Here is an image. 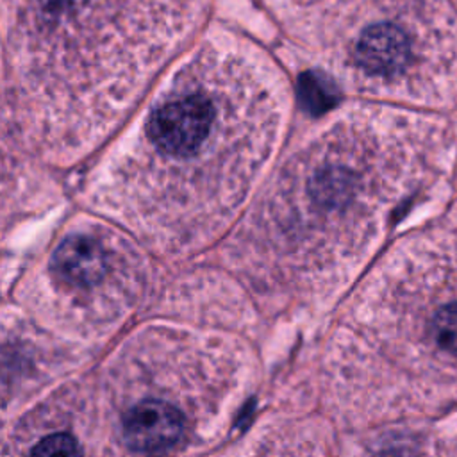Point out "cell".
Wrapping results in <instances>:
<instances>
[{
  "label": "cell",
  "instance_id": "cell-2",
  "mask_svg": "<svg viewBox=\"0 0 457 457\" xmlns=\"http://www.w3.org/2000/svg\"><path fill=\"white\" fill-rule=\"evenodd\" d=\"M18 125L59 155L102 139L182 43L200 0H5Z\"/></svg>",
  "mask_w": 457,
  "mask_h": 457
},
{
  "label": "cell",
  "instance_id": "cell-4",
  "mask_svg": "<svg viewBox=\"0 0 457 457\" xmlns=\"http://www.w3.org/2000/svg\"><path fill=\"white\" fill-rule=\"evenodd\" d=\"M357 125L334 120L284 162L248 228L282 252H328L357 236L371 200V166Z\"/></svg>",
  "mask_w": 457,
  "mask_h": 457
},
{
  "label": "cell",
  "instance_id": "cell-6",
  "mask_svg": "<svg viewBox=\"0 0 457 457\" xmlns=\"http://www.w3.org/2000/svg\"><path fill=\"white\" fill-rule=\"evenodd\" d=\"M370 457H457V412L403 420L373 443Z\"/></svg>",
  "mask_w": 457,
  "mask_h": 457
},
{
  "label": "cell",
  "instance_id": "cell-3",
  "mask_svg": "<svg viewBox=\"0 0 457 457\" xmlns=\"http://www.w3.org/2000/svg\"><path fill=\"white\" fill-rule=\"evenodd\" d=\"M370 387L377 416L457 412V262L389 282L370 323Z\"/></svg>",
  "mask_w": 457,
  "mask_h": 457
},
{
  "label": "cell",
  "instance_id": "cell-9",
  "mask_svg": "<svg viewBox=\"0 0 457 457\" xmlns=\"http://www.w3.org/2000/svg\"><path fill=\"white\" fill-rule=\"evenodd\" d=\"M30 457H82L77 439L66 432L45 436L30 452Z\"/></svg>",
  "mask_w": 457,
  "mask_h": 457
},
{
  "label": "cell",
  "instance_id": "cell-7",
  "mask_svg": "<svg viewBox=\"0 0 457 457\" xmlns=\"http://www.w3.org/2000/svg\"><path fill=\"white\" fill-rule=\"evenodd\" d=\"M348 57L350 64L366 79H393L405 70L411 43L398 25L380 21L357 36Z\"/></svg>",
  "mask_w": 457,
  "mask_h": 457
},
{
  "label": "cell",
  "instance_id": "cell-5",
  "mask_svg": "<svg viewBox=\"0 0 457 457\" xmlns=\"http://www.w3.org/2000/svg\"><path fill=\"white\" fill-rule=\"evenodd\" d=\"M86 225L61 239L50 257V270L55 278L73 289H93L114 270L118 250L114 236Z\"/></svg>",
  "mask_w": 457,
  "mask_h": 457
},
{
  "label": "cell",
  "instance_id": "cell-1",
  "mask_svg": "<svg viewBox=\"0 0 457 457\" xmlns=\"http://www.w3.org/2000/svg\"><path fill=\"white\" fill-rule=\"evenodd\" d=\"M287 84L246 41L209 39L177 68L102 180L104 211L164 241H205L248 200L280 136Z\"/></svg>",
  "mask_w": 457,
  "mask_h": 457
},
{
  "label": "cell",
  "instance_id": "cell-8",
  "mask_svg": "<svg viewBox=\"0 0 457 457\" xmlns=\"http://www.w3.org/2000/svg\"><path fill=\"white\" fill-rule=\"evenodd\" d=\"M121 434L134 452L161 453L182 437L184 418L168 402L143 400L125 414Z\"/></svg>",
  "mask_w": 457,
  "mask_h": 457
}]
</instances>
